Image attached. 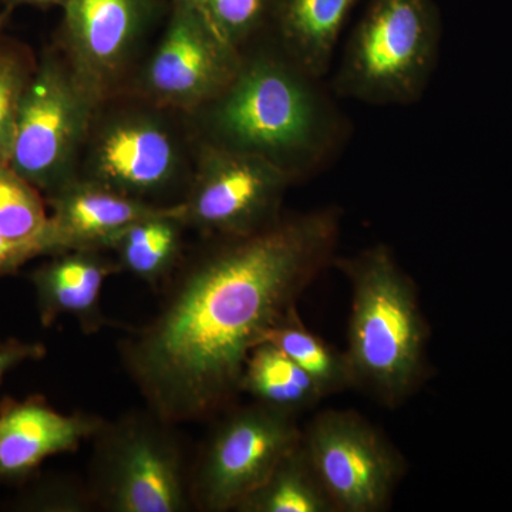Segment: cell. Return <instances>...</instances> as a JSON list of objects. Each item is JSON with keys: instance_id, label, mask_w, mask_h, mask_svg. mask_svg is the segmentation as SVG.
Wrapping results in <instances>:
<instances>
[{"instance_id": "cell-28", "label": "cell", "mask_w": 512, "mask_h": 512, "mask_svg": "<svg viewBox=\"0 0 512 512\" xmlns=\"http://www.w3.org/2000/svg\"><path fill=\"white\" fill-rule=\"evenodd\" d=\"M13 10L15 9L10 8V6H3V9L0 10V36L3 35V30L8 26Z\"/></svg>"}, {"instance_id": "cell-8", "label": "cell", "mask_w": 512, "mask_h": 512, "mask_svg": "<svg viewBox=\"0 0 512 512\" xmlns=\"http://www.w3.org/2000/svg\"><path fill=\"white\" fill-rule=\"evenodd\" d=\"M190 464L192 511L231 512L298 446L296 416L254 402L228 407Z\"/></svg>"}, {"instance_id": "cell-4", "label": "cell", "mask_w": 512, "mask_h": 512, "mask_svg": "<svg viewBox=\"0 0 512 512\" xmlns=\"http://www.w3.org/2000/svg\"><path fill=\"white\" fill-rule=\"evenodd\" d=\"M201 148L190 114L123 90L97 103L76 180L175 207L187 197Z\"/></svg>"}, {"instance_id": "cell-20", "label": "cell", "mask_w": 512, "mask_h": 512, "mask_svg": "<svg viewBox=\"0 0 512 512\" xmlns=\"http://www.w3.org/2000/svg\"><path fill=\"white\" fill-rule=\"evenodd\" d=\"M264 342L274 343L291 357L315 380L323 396L352 389L353 377L345 350L335 348L306 328L298 308L292 309L278 325L269 330Z\"/></svg>"}, {"instance_id": "cell-17", "label": "cell", "mask_w": 512, "mask_h": 512, "mask_svg": "<svg viewBox=\"0 0 512 512\" xmlns=\"http://www.w3.org/2000/svg\"><path fill=\"white\" fill-rule=\"evenodd\" d=\"M187 225L181 220L180 205L154 217L134 222L111 242L109 251L128 272L156 291H163L185 251Z\"/></svg>"}, {"instance_id": "cell-25", "label": "cell", "mask_w": 512, "mask_h": 512, "mask_svg": "<svg viewBox=\"0 0 512 512\" xmlns=\"http://www.w3.org/2000/svg\"><path fill=\"white\" fill-rule=\"evenodd\" d=\"M45 356L46 346L42 343L22 342L18 339L0 340V380L16 366Z\"/></svg>"}, {"instance_id": "cell-6", "label": "cell", "mask_w": 512, "mask_h": 512, "mask_svg": "<svg viewBox=\"0 0 512 512\" xmlns=\"http://www.w3.org/2000/svg\"><path fill=\"white\" fill-rule=\"evenodd\" d=\"M175 427L150 409L104 421L86 478L97 511L192 510L190 464Z\"/></svg>"}, {"instance_id": "cell-19", "label": "cell", "mask_w": 512, "mask_h": 512, "mask_svg": "<svg viewBox=\"0 0 512 512\" xmlns=\"http://www.w3.org/2000/svg\"><path fill=\"white\" fill-rule=\"evenodd\" d=\"M235 512H336L320 483L302 441L276 464L274 470Z\"/></svg>"}, {"instance_id": "cell-16", "label": "cell", "mask_w": 512, "mask_h": 512, "mask_svg": "<svg viewBox=\"0 0 512 512\" xmlns=\"http://www.w3.org/2000/svg\"><path fill=\"white\" fill-rule=\"evenodd\" d=\"M360 0H279L271 37L306 73L329 72L340 33Z\"/></svg>"}, {"instance_id": "cell-5", "label": "cell", "mask_w": 512, "mask_h": 512, "mask_svg": "<svg viewBox=\"0 0 512 512\" xmlns=\"http://www.w3.org/2000/svg\"><path fill=\"white\" fill-rule=\"evenodd\" d=\"M440 39L434 0H369L346 43L332 93L373 106L417 103L436 70Z\"/></svg>"}, {"instance_id": "cell-3", "label": "cell", "mask_w": 512, "mask_h": 512, "mask_svg": "<svg viewBox=\"0 0 512 512\" xmlns=\"http://www.w3.org/2000/svg\"><path fill=\"white\" fill-rule=\"evenodd\" d=\"M333 265L350 285L346 359L353 387L399 407L426 380L429 326L413 279L392 249L372 245Z\"/></svg>"}, {"instance_id": "cell-10", "label": "cell", "mask_w": 512, "mask_h": 512, "mask_svg": "<svg viewBox=\"0 0 512 512\" xmlns=\"http://www.w3.org/2000/svg\"><path fill=\"white\" fill-rule=\"evenodd\" d=\"M241 60L197 10L171 0L163 32L124 90L192 114L231 83Z\"/></svg>"}, {"instance_id": "cell-22", "label": "cell", "mask_w": 512, "mask_h": 512, "mask_svg": "<svg viewBox=\"0 0 512 512\" xmlns=\"http://www.w3.org/2000/svg\"><path fill=\"white\" fill-rule=\"evenodd\" d=\"M218 36L244 52L271 35L279 0H184Z\"/></svg>"}, {"instance_id": "cell-7", "label": "cell", "mask_w": 512, "mask_h": 512, "mask_svg": "<svg viewBox=\"0 0 512 512\" xmlns=\"http://www.w3.org/2000/svg\"><path fill=\"white\" fill-rule=\"evenodd\" d=\"M99 101L60 46H47L20 100L9 167L45 198L72 183Z\"/></svg>"}, {"instance_id": "cell-23", "label": "cell", "mask_w": 512, "mask_h": 512, "mask_svg": "<svg viewBox=\"0 0 512 512\" xmlns=\"http://www.w3.org/2000/svg\"><path fill=\"white\" fill-rule=\"evenodd\" d=\"M36 63L28 46L0 36V167L10 163L20 100Z\"/></svg>"}, {"instance_id": "cell-15", "label": "cell", "mask_w": 512, "mask_h": 512, "mask_svg": "<svg viewBox=\"0 0 512 512\" xmlns=\"http://www.w3.org/2000/svg\"><path fill=\"white\" fill-rule=\"evenodd\" d=\"M120 272L110 251L73 249L52 255L32 274L43 326L60 316H72L86 335L111 326L101 309V293L107 279Z\"/></svg>"}, {"instance_id": "cell-18", "label": "cell", "mask_w": 512, "mask_h": 512, "mask_svg": "<svg viewBox=\"0 0 512 512\" xmlns=\"http://www.w3.org/2000/svg\"><path fill=\"white\" fill-rule=\"evenodd\" d=\"M241 393L296 417L325 399L315 380L271 342L259 343L249 353Z\"/></svg>"}, {"instance_id": "cell-11", "label": "cell", "mask_w": 512, "mask_h": 512, "mask_svg": "<svg viewBox=\"0 0 512 512\" xmlns=\"http://www.w3.org/2000/svg\"><path fill=\"white\" fill-rule=\"evenodd\" d=\"M293 181L262 158L202 146L181 220L201 237H239L284 215Z\"/></svg>"}, {"instance_id": "cell-14", "label": "cell", "mask_w": 512, "mask_h": 512, "mask_svg": "<svg viewBox=\"0 0 512 512\" xmlns=\"http://www.w3.org/2000/svg\"><path fill=\"white\" fill-rule=\"evenodd\" d=\"M45 200L50 214L40 248L47 256L73 249L109 251L131 224L173 208L144 204L79 178Z\"/></svg>"}, {"instance_id": "cell-26", "label": "cell", "mask_w": 512, "mask_h": 512, "mask_svg": "<svg viewBox=\"0 0 512 512\" xmlns=\"http://www.w3.org/2000/svg\"><path fill=\"white\" fill-rule=\"evenodd\" d=\"M35 258L28 248L13 244L0 235V276L13 274L16 269Z\"/></svg>"}, {"instance_id": "cell-24", "label": "cell", "mask_w": 512, "mask_h": 512, "mask_svg": "<svg viewBox=\"0 0 512 512\" xmlns=\"http://www.w3.org/2000/svg\"><path fill=\"white\" fill-rule=\"evenodd\" d=\"M23 507L49 512L97 511L89 485L77 476H59L50 478L46 483L43 481L26 497Z\"/></svg>"}, {"instance_id": "cell-13", "label": "cell", "mask_w": 512, "mask_h": 512, "mask_svg": "<svg viewBox=\"0 0 512 512\" xmlns=\"http://www.w3.org/2000/svg\"><path fill=\"white\" fill-rule=\"evenodd\" d=\"M99 414L57 412L42 396L0 403V484L22 483L46 458L76 453L103 426Z\"/></svg>"}, {"instance_id": "cell-9", "label": "cell", "mask_w": 512, "mask_h": 512, "mask_svg": "<svg viewBox=\"0 0 512 512\" xmlns=\"http://www.w3.org/2000/svg\"><path fill=\"white\" fill-rule=\"evenodd\" d=\"M301 441L336 512L389 508L406 461L362 414L323 410L302 429Z\"/></svg>"}, {"instance_id": "cell-12", "label": "cell", "mask_w": 512, "mask_h": 512, "mask_svg": "<svg viewBox=\"0 0 512 512\" xmlns=\"http://www.w3.org/2000/svg\"><path fill=\"white\" fill-rule=\"evenodd\" d=\"M55 42L97 100L123 92L148 50L158 0H66Z\"/></svg>"}, {"instance_id": "cell-2", "label": "cell", "mask_w": 512, "mask_h": 512, "mask_svg": "<svg viewBox=\"0 0 512 512\" xmlns=\"http://www.w3.org/2000/svg\"><path fill=\"white\" fill-rule=\"evenodd\" d=\"M241 55L231 83L190 114L202 146L262 158L293 184L322 173L350 136L322 79L292 62L271 35Z\"/></svg>"}, {"instance_id": "cell-27", "label": "cell", "mask_w": 512, "mask_h": 512, "mask_svg": "<svg viewBox=\"0 0 512 512\" xmlns=\"http://www.w3.org/2000/svg\"><path fill=\"white\" fill-rule=\"evenodd\" d=\"M3 5L15 9L16 6L30 5L39 8H50V6H63L66 0H2Z\"/></svg>"}, {"instance_id": "cell-1", "label": "cell", "mask_w": 512, "mask_h": 512, "mask_svg": "<svg viewBox=\"0 0 512 512\" xmlns=\"http://www.w3.org/2000/svg\"><path fill=\"white\" fill-rule=\"evenodd\" d=\"M339 207L284 214L239 237H201L163 289L160 308L119 343L147 409L170 423L218 416L241 393L249 353L333 265Z\"/></svg>"}, {"instance_id": "cell-21", "label": "cell", "mask_w": 512, "mask_h": 512, "mask_svg": "<svg viewBox=\"0 0 512 512\" xmlns=\"http://www.w3.org/2000/svg\"><path fill=\"white\" fill-rule=\"evenodd\" d=\"M49 214L45 195L9 165L0 167V235L42 256Z\"/></svg>"}]
</instances>
